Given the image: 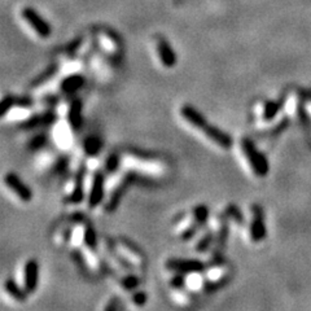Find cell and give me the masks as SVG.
Listing matches in <instances>:
<instances>
[{"instance_id":"cell-7","label":"cell","mask_w":311,"mask_h":311,"mask_svg":"<svg viewBox=\"0 0 311 311\" xmlns=\"http://www.w3.org/2000/svg\"><path fill=\"white\" fill-rule=\"evenodd\" d=\"M39 279V265L34 258L25 261L20 265L17 270V283L26 294L35 292L38 287Z\"/></svg>"},{"instance_id":"cell-15","label":"cell","mask_w":311,"mask_h":311,"mask_svg":"<svg viewBox=\"0 0 311 311\" xmlns=\"http://www.w3.org/2000/svg\"><path fill=\"white\" fill-rule=\"evenodd\" d=\"M35 166L38 170L43 173H55L64 168V160L60 154L55 150L43 149L35 157Z\"/></svg>"},{"instance_id":"cell-22","label":"cell","mask_w":311,"mask_h":311,"mask_svg":"<svg viewBox=\"0 0 311 311\" xmlns=\"http://www.w3.org/2000/svg\"><path fill=\"white\" fill-rule=\"evenodd\" d=\"M170 289V297L173 299V302L178 305L179 307H189L193 305V293L189 292L186 288V285H180V287H169Z\"/></svg>"},{"instance_id":"cell-19","label":"cell","mask_w":311,"mask_h":311,"mask_svg":"<svg viewBox=\"0 0 311 311\" xmlns=\"http://www.w3.org/2000/svg\"><path fill=\"white\" fill-rule=\"evenodd\" d=\"M216 241V236L212 228L208 226L206 228H203L202 231L196 235L194 237V244H193V250L197 253H206V251L212 250L213 245Z\"/></svg>"},{"instance_id":"cell-16","label":"cell","mask_w":311,"mask_h":311,"mask_svg":"<svg viewBox=\"0 0 311 311\" xmlns=\"http://www.w3.org/2000/svg\"><path fill=\"white\" fill-rule=\"evenodd\" d=\"M22 17H24V20L27 24L33 27V30L35 31L40 38H48V36L51 35V26L47 24L44 18L39 15L34 8L26 7V8L22 9Z\"/></svg>"},{"instance_id":"cell-26","label":"cell","mask_w":311,"mask_h":311,"mask_svg":"<svg viewBox=\"0 0 311 311\" xmlns=\"http://www.w3.org/2000/svg\"><path fill=\"white\" fill-rule=\"evenodd\" d=\"M84 84V79L81 75H70L65 78L61 83V90L66 93H74Z\"/></svg>"},{"instance_id":"cell-21","label":"cell","mask_w":311,"mask_h":311,"mask_svg":"<svg viewBox=\"0 0 311 311\" xmlns=\"http://www.w3.org/2000/svg\"><path fill=\"white\" fill-rule=\"evenodd\" d=\"M184 285L192 293H201L209 288L205 274L202 271L189 272V274L184 275Z\"/></svg>"},{"instance_id":"cell-4","label":"cell","mask_w":311,"mask_h":311,"mask_svg":"<svg viewBox=\"0 0 311 311\" xmlns=\"http://www.w3.org/2000/svg\"><path fill=\"white\" fill-rule=\"evenodd\" d=\"M130 179H131V173L122 168L108 175V179L105 182V198L102 202L107 212L112 213L116 210L123 192L129 187Z\"/></svg>"},{"instance_id":"cell-24","label":"cell","mask_w":311,"mask_h":311,"mask_svg":"<svg viewBox=\"0 0 311 311\" xmlns=\"http://www.w3.org/2000/svg\"><path fill=\"white\" fill-rule=\"evenodd\" d=\"M77 149L83 154L84 159H88V157H95L99 150L101 149V140L97 136H87L82 140V143L77 147Z\"/></svg>"},{"instance_id":"cell-30","label":"cell","mask_w":311,"mask_h":311,"mask_svg":"<svg viewBox=\"0 0 311 311\" xmlns=\"http://www.w3.org/2000/svg\"><path fill=\"white\" fill-rule=\"evenodd\" d=\"M101 311H120V299L117 297H111L102 306Z\"/></svg>"},{"instance_id":"cell-25","label":"cell","mask_w":311,"mask_h":311,"mask_svg":"<svg viewBox=\"0 0 311 311\" xmlns=\"http://www.w3.org/2000/svg\"><path fill=\"white\" fill-rule=\"evenodd\" d=\"M65 117H66V120L70 122V125H72L73 127L77 130L82 122L81 102L78 101V100L70 102V105L68 107V109H66Z\"/></svg>"},{"instance_id":"cell-17","label":"cell","mask_w":311,"mask_h":311,"mask_svg":"<svg viewBox=\"0 0 311 311\" xmlns=\"http://www.w3.org/2000/svg\"><path fill=\"white\" fill-rule=\"evenodd\" d=\"M113 280L116 287L123 293H131V292L138 289V287L140 285V278L132 274V271L116 272Z\"/></svg>"},{"instance_id":"cell-11","label":"cell","mask_w":311,"mask_h":311,"mask_svg":"<svg viewBox=\"0 0 311 311\" xmlns=\"http://www.w3.org/2000/svg\"><path fill=\"white\" fill-rule=\"evenodd\" d=\"M266 235L262 209L257 205H253L249 213V221L246 225V237L251 244H260Z\"/></svg>"},{"instance_id":"cell-31","label":"cell","mask_w":311,"mask_h":311,"mask_svg":"<svg viewBox=\"0 0 311 311\" xmlns=\"http://www.w3.org/2000/svg\"><path fill=\"white\" fill-rule=\"evenodd\" d=\"M45 143V136L44 135H40V134H38L36 135V136H34V138H31L30 139V141H29V147H33V148H40V147H43V144Z\"/></svg>"},{"instance_id":"cell-2","label":"cell","mask_w":311,"mask_h":311,"mask_svg":"<svg viewBox=\"0 0 311 311\" xmlns=\"http://www.w3.org/2000/svg\"><path fill=\"white\" fill-rule=\"evenodd\" d=\"M121 166L135 175L147 178H161L168 173V165L159 157H149L136 150L121 154Z\"/></svg>"},{"instance_id":"cell-14","label":"cell","mask_w":311,"mask_h":311,"mask_svg":"<svg viewBox=\"0 0 311 311\" xmlns=\"http://www.w3.org/2000/svg\"><path fill=\"white\" fill-rule=\"evenodd\" d=\"M4 186L20 202L27 203L33 200V192L15 173H7L3 179Z\"/></svg>"},{"instance_id":"cell-28","label":"cell","mask_w":311,"mask_h":311,"mask_svg":"<svg viewBox=\"0 0 311 311\" xmlns=\"http://www.w3.org/2000/svg\"><path fill=\"white\" fill-rule=\"evenodd\" d=\"M147 299L148 296L145 292H143V290H134V292H131L130 293L129 297V303L131 307L134 308H141L143 306H145V303H147Z\"/></svg>"},{"instance_id":"cell-23","label":"cell","mask_w":311,"mask_h":311,"mask_svg":"<svg viewBox=\"0 0 311 311\" xmlns=\"http://www.w3.org/2000/svg\"><path fill=\"white\" fill-rule=\"evenodd\" d=\"M3 293L11 302L22 303L26 298V293H25L22 288L18 285L17 281L12 280V279H7L6 283L3 285Z\"/></svg>"},{"instance_id":"cell-10","label":"cell","mask_w":311,"mask_h":311,"mask_svg":"<svg viewBox=\"0 0 311 311\" xmlns=\"http://www.w3.org/2000/svg\"><path fill=\"white\" fill-rule=\"evenodd\" d=\"M116 246L120 251V254L122 255L123 260L127 262L130 267L135 271L136 270H143L145 266V257H144L143 251L135 245L134 242L130 241L129 239L125 237H120V239L114 240Z\"/></svg>"},{"instance_id":"cell-3","label":"cell","mask_w":311,"mask_h":311,"mask_svg":"<svg viewBox=\"0 0 311 311\" xmlns=\"http://www.w3.org/2000/svg\"><path fill=\"white\" fill-rule=\"evenodd\" d=\"M208 221H209V209L203 205L194 206L191 212L186 213L175 222L174 235L182 241L193 239Z\"/></svg>"},{"instance_id":"cell-20","label":"cell","mask_w":311,"mask_h":311,"mask_svg":"<svg viewBox=\"0 0 311 311\" xmlns=\"http://www.w3.org/2000/svg\"><path fill=\"white\" fill-rule=\"evenodd\" d=\"M157 55H159L162 66H165V68L171 69V68L177 65V55L171 48V45L168 43V40H165L162 38L159 39V42H157Z\"/></svg>"},{"instance_id":"cell-6","label":"cell","mask_w":311,"mask_h":311,"mask_svg":"<svg viewBox=\"0 0 311 311\" xmlns=\"http://www.w3.org/2000/svg\"><path fill=\"white\" fill-rule=\"evenodd\" d=\"M84 191L86 202L90 209H96L105 198V178L101 170L84 173Z\"/></svg>"},{"instance_id":"cell-27","label":"cell","mask_w":311,"mask_h":311,"mask_svg":"<svg viewBox=\"0 0 311 311\" xmlns=\"http://www.w3.org/2000/svg\"><path fill=\"white\" fill-rule=\"evenodd\" d=\"M70 232H72V226H64V227H59L54 235L55 242L59 246H66L69 245L70 241Z\"/></svg>"},{"instance_id":"cell-13","label":"cell","mask_w":311,"mask_h":311,"mask_svg":"<svg viewBox=\"0 0 311 311\" xmlns=\"http://www.w3.org/2000/svg\"><path fill=\"white\" fill-rule=\"evenodd\" d=\"M206 269L205 264H202L198 260H192V258H169L165 261V270L171 274H182L187 275L189 272L203 271Z\"/></svg>"},{"instance_id":"cell-1","label":"cell","mask_w":311,"mask_h":311,"mask_svg":"<svg viewBox=\"0 0 311 311\" xmlns=\"http://www.w3.org/2000/svg\"><path fill=\"white\" fill-rule=\"evenodd\" d=\"M179 114L182 117V120L189 127L202 134L201 136H203L206 140L214 144L217 148L222 150H228L232 148L233 140L230 135L227 132L222 131L221 129H218L216 126H213L210 122H208L205 120V117L197 109H194L191 105L186 104L179 109Z\"/></svg>"},{"instance_id":"cell-9","label":"cell","mask_w":311,"mask_h":311,"mask_svg":"<svg viewBox=\"0 0 311 311\" xmlns=\"http://www.w3.org/2000/svg\"><path fill=\"white\" fill-rule=\"evenodd\" d=\"M75 129L68 120L57 121L54 123L51 132V140L59 150H69L74 147Z\"/></svg>"},{"instance_id":"cell-12","label":"cell","mask_w":311,"mask_h":311,"mask_svg":"<svg viewBox=\"0 0 311 311\" xmlns=\"http://www.w3.org/2000/svg\"><path fill=\"white\" fill-rule=\"evenodd\" d=\"M205 270L206 271L203 272V274H205L209 288L222 287V285L227 283L231 276V266L222 258L214 261V262H210L208 269Z\"/></svg>"},{"instance_id":"cell-29","label":"cell","mask_w":311,"mask_h":311,"mask_svg":"<svg viewBox=\"0 0 311 311\" xmlns=\"http://www.w3.org/2000/svg\"><path fill=\"white\" fill-rule=\"evenodd\" d=\"M223 213H225L226 218L228 219L231 226L242 225V217H241V214H240L239 209H237L235 205H227V206L223 209Z\"/></svg>"},{"instance_id":"cell-8","label":"cell","mask_w":311,"mask_h":311,"mask_svg":"<svg viewBox=\"0 0 311 311\" xmlns=\"http://www.w3.org/2000/svg\"><path fill=\"white\" fill-rule=\"evenodd\" d=\"M84 173L86 169L73 171V175L66 180L64 196L65 201L72 205H78L86 200V191H84Z\"/></svg>"},{"instance_id":"cell-5","label":"cell","mask_w":311,"mask_h":311,"mask_svg":"<svg viewBox=\"0 0 311 311\" xmlns=\"http://www.w3.org/2000/svg\"><path fill=\"white\" fill-rule=\"evenodd\" d=\"M237 152L242 164L245 165L249 173L255 178H262L267 174L269 166L265 157L254 148L249 139L241 138L237 141Z\"/></svg>"},{"instance_id":"cell-18","label":"cell","mask_w":311,"mask_h":311,"mask_svg":"<svg viewBox=\"0 0 311 311\" xmlns=\"http://www.w3.org/2000/svg\"><path fill=\"white\" fill-rule=\"evenodd\" d=\"M82 262H84L86 267L93 274H100L102 271V262L99 253L96 250V246L84 245L79 249Z\"/></svg>"}]
</instances>
